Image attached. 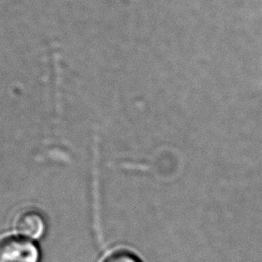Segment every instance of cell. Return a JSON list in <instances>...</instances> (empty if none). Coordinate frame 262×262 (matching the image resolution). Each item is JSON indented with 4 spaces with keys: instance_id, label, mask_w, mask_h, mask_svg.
Instances as JSON below:
<instances>
[{
    "instance_id": "cell-3",
    "label": "cell",
    "mask_w": 262,
    "mask_h": 262,
    "mask_svg": "<svg viewBox=\"0 0 262 262\" xmlns=\"http://www.w3.org/2000/svg\"><path fill=\"white\" fill-rule=\"evenodd\" d=\"M102 262H141V260L127 250H118L106 256Z\"/></svg>"
},
{
    "instance_id": "cell-2",
    "label": "cell",
    "mask_w": 262,
    "mask_h": 262,
    "mask_svg": "<svg viewBox=\"0 0 262 262\" xmlns=\"http://www.w3.org/2000/svg\"><path fill=\"white\" fill-rule=\"evenodd\" d=\"M17 233L28 239L37 241L44 236L46 231V220L44 216L36 210H26L21 212L15 220Z\"/></svg>"
},
{
    "instance_id": "cell-1",
    "label": "cell",
    "mask_w": 262,
    "mask_h": 262,
    "mask_svg": "<svg viewBox=\"0 0 262 262\" xmlns=\"http://www.w3.org/2000/svg\"><path fill=\"white\" fill-rule=\"evenodd\" d=\"M40 250L31 239L10 235L0 239V262H40Z\"/></svg>"
}]
</instances>
